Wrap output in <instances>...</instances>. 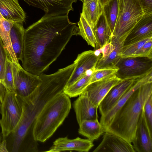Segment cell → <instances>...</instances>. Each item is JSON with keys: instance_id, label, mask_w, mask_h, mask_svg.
I'll return each instance as SVG.
<instances>
[{"instance_id": "cell-3", "label": "cell", "mask_w": 152, "mask_h": 152, "mask_svg": "<svg viewBox=\"0 0 152 152\" xmlns=\"http://www.w3.org/2000/svg\"><path fill=\"white\" fill-rule=\"evenodd\" d=\"M71 107L69 97L63 91L50 100L36 120L33 130L34 139L44 142L52 136L68 116Z\"/></svg>"}, {"instance_id": "cell-29", "label": "cell", "mask_w": 152, "mask_h": 152, "mask_svg": "<svg viewBox=\"0 0 152 152\" xmlns=\"http://www.w3.org/2000/svg\"><path fill=\"white\" fill-rule=\"evenodd\" d=\"M118 69L117 68L95 69L91 77L90 84L115 75Z\"/></svg>"}, {"instance_id": "cell-35", "label": "cell", "mask_w": 152, "mask_h": 152, "mask_svg": "<svg viewBox=\"0 0 152 152\" xmlns=\"http://www.w3.org/2000/svg\"><path fill=\"white\" fill-rule=\"evenodd\" d=\"M6 93V89L3 84V81L0 79V101L3 102Z\"/></svg>"}, {"instance_id": "cell-17", "label": "cell", "mask_w": 152, "mask_h": 152, "mask_svg": "<svg viewBox=\"0 0 152 152\" xmlns=\"http://www.w3.org/2000/svg\"><path fill=\"white\" fill-rule=\"evenodd\" d=\"M152 37V14L144 15L125 39L124 45Z\"/></svg>"}, {"instance_id": "cell-32", "label": "cell", "mask_w": 152, "mask_h": 152, "mask_svg": "<svg viewBox=\"0 0 152 152\" xmlns=\"http://www.w3.org/2000/svg\"><path fill=\"white\" fill-rule=\"evenodd\" d=\"M130 56L146 57L152 59V39L146 42Z\"/></svg>"}, {"instance_id": "cell-7", "label": "cell", "mask_w": 152, "mask_h": 152, "mask_svg": "<svg viewBox=\"0 0 152 152\" xmlns=\"http://www.w3.org/2000/svg\"><path fill=\"white\" fill-rule=\"evenodd\" d=\"M12 70L15 92L18 96L23 97L29 96L42 82L39 75L26 71L19 63L12 62Z\"/></svg>"}, {"instance_id": "cell-36", "label": "cell", "mask_w": 152, "mask_h": 152, "mask_svg": "<svg viewBox=\"0 0 152 152\" xmlns=\"http://www.w3.org/2000/svg\"><path fill=\"white\" fill-rule=\"evenodd\" d=\"M0 152H8L7 147L6 140H3L0 142Z\"/></svg>"}, {"instance_id": "cell-31", "label": "cell", "mask_w": 152, "mask_h": 152, "mask_svg": "<svg viewBox=\"0 0 152 152\" xmlns=\"http://www.w3.org/2000/svg\"><path fill=\"white\" fill-rule=\"evenodd\" d=\"M152 94L145 101L143 107V111L146 124L152 134Z\"/></svg>"}, {"instance_id": "cell-40", "label": "cell", "mask_w": 152, "mask_h": 152, "mask_svg": "<svg viewBox=\"0 0 152 152\" xmlns=\"http://www.w3.org/2000/svg\"><path fill=\"white\" fill-rule=\"evenodd\" d=\"M1 106H2V104L0 101V113L1 114Z\"/></svg>"}, {"instance_id": "cell-10", "label": "cell", "mask_w": 152, "mask_h": 152, "mask_svg": "<svg viewBox=\"0 0 152 152\" xmlns=\"http://www.w3.org/2000/svg\"><path fill=\"white\" fill-rule=\"evenodd\" d=\"M122 80L115 75L96 81L89 85L84 92L91 102L95 105H99L107 94L114 86Z\"/></svg>"}, {"instance_id": "cell-25", "label": "cell", "mask_w": 152, "mask_h": 152, "mask_svg": "<svg viewBox=\"0 0 152 152\" xmlns=\"http://www.w3.org/2000/svg\"><path fill=\"white\" fill-rule=\"evenodd\" d=\"M95 68L87 70L85 74L70 86L65 88L63 92L69 97L79 96L90 84Z\"/></svg>"}, {"instance_id": "cell-37", "label": "cell", "mask_w": 152, "mask_h": 152, "mask_svg": "<svg viewBox=\"0 0 152 152\" xmlns=\"http://www.w3.org/2000/svg\"><path fill=\"white\" fill-rule=\"evenodd\" d=\"M102 6L106 4L110 0H99Z\"/></svg>"}, {"instance_id": "cell-39", "label": "cell", "mask_w": 152, "mask_h": 152, "mask_svg": "<svg viewBox=\"0 0 152 152\" xmlns=\"http://www.w3.org/2000/svg\"><path fill=\"white\" fill-rule=\"evenodd\" d=\"M3 140L2 135L1 133L0 132V142H1Z\"/></svg>"}, {"instance_id": "cell-21", "label": "cell", "mask_w": 152, "mask_h": 152, "mask_svg": "<svg viewBox=\"0 0 152 152\" xmlns=\"http://www.w3.org/2000/svg\"><path fill=\"white\" fill-rule=\"evenodd\" d=\"M25 30L23 23L18 22L13 24L10 31L12 45L18 61L22 59Z\"/></svg>"}, {"instance_id": "cell-2", "label": "cell", "mask_w": 152, "mask_h": 152, "mask_svg": "<svg viewBox=\"0 0 152 152\" xmlns=\"http://www.w3.org/2000/svg\"><path fill=\"white\" fill-rule=\"evenodd\" d=\"M152 94V82L141 86L117 112L105 130L131 143L144 104Z\"/></svg>"}, {"instance_id": "cell-15", "label": "cell", "mask_w": 152, "mask_h": 152, "mask_svg": "<svg viewBox=\"0 0 152 152\" xmlns=\"http://www.w3.org/2000/svg\"><path fill=\"white\" fill-rule=\"evenodd\" d=\"M132 142L135 152H152V134L150 132L146 124L143 109Z\"/></svg>"}, {"instance_id": "cell-28", "label": "cell", "mask_w": 152, "mask_h": 152, "mask_svg": "<svg viewBox=\"0 0 152 152\" xmlns=\"http://www.w3.org/2000/svg\"><path fill=\"white\" fill-rule=\"evenodd\" d=\"M3 84L6 91L15 92L12 70V62L8 57L5 62Z\"/></svg>"}, {"instance_id": "cell-6", "label": "cell", "mask_w": 152, "mask_h": 152, "mask_svg": "<svg viewBox=\"0 0 152 152\" xmlns=\"http://www.w3.org/2000/svg\"><path fill=\"white\" fill-rule=\"evenodd\" d=\"M115 75L121 80L137 79L152 72V59L139 56L121 57L116 65Z\"/></svg>"}, {"instance_id": "cell-23", "label": "cell", "mask_w": 152, "mask_h": 152, "mask_svg": "<svg viewBox=\"0 0 152 152\" xmlns=\"http://www.w3.org/2000/svg\"><path fill=\"white\" fill-rule=\"evenodd\" d=\"M78 133L93 141L105 132L104 129L98 119L85 120L79 124Z\"/></svg>"}, {"instance_id": "cell-38", "label": "cell", "mask_w": 152, "mask_h": 152, "mask_svg": "<svg viewBox=\"0 0 152 152\" xmlns=\"http://www.w3.org/2000/svg\"><path fill=\"white\" fill-rule=\"evenodd\" d=\"M83 3L87 2L91 0H80Z\"/></svg>"}, {"instance_id": "cell-4", "label": "cell", "mask_w": 152, "mask_h": 152, "mask_svg": "<svg viewBox=\"0 0 152 152\" xmlns=\"http://www.w3.org/2000/svg\"><path fill=\"white\" fill-rule=\"evenodd\" d=\"M117 20L111 41L124 42L144 13L140 0H118Z\"/></svg>"}, {"instance_id": "cell-22", "label": "cell", "mask_w": 152, "mask_h": 152, "mask_svg": "<svg viewBox=\"0 0 152 152\" xmlns=\"http://www.w3.org/2000/svg\"><path fill=\"white\" fill-rule=\"evenodd\" d=\"M103 12V6L99 0H91L83 3L81 14L93 28Z\"/></svg>"}, {"instance_id": "cell-19", "label": "cell", "mask_w": 152, "mask_h": 152, "mask_svg": "<svg viewBox=\"0 0 152 152\" xmlns=\"http://www.w3.org/2000/svg\"><path fill=\"white\" fill-rule=\"evenodd\" d=\"M15 22L6 19L0 13V37L8 58L13 63H19L13 50L10 39L11 28Z\"/></svg>"}, {"instance_id": "cell-24", "label": "cell", "mask_w": 152, "mask_h": 152, "mask_svg": "<svg viewBox=\"0 0 152 152\" xmlns=\"http://www.w3.org/2000/svg\"><path fill=\"white\" fill-rule=\"evenodd\" d=\"M113 43L115 44L114 48L106 56L103 57L100 56L96 64L95 69L117 68L116 65L121 58L124 42Z\"/></svg>"}, {"instance_id": "cell-1", "label": "cell", "mask_w": 152, "mask_h": 152, "mask_svg": "<svg viewBox=\"0 0 152 152\" xmlns=\"http://www.w3.org/2000/svg\"><path fill=\"white\" fill-rule=\"evenodd\" d=\"M77 23L68 15L43 16L25 29L23 68L39 75L47 70L64 49L71 38L79 35Z\"/></svg>"}, {"instance_id": "cell-16", "label": "cell", "mask_w": 152, "mask_h": 152, "mask_svg": "<svg viewBox=\"0 0 152 152\" xmlns=\"http://www.w3.org/2000/svg\"><path fill=\"white\" fill-rule=\"evenodd\" d=\"M73 105L79 124L85 120L98 119V107L91 102L84 92L79 95L74 102Z\"/></svg>"}, {"instance_id": "cell-11", "label": "cell", "mask_w": 152, "mask_h": 152, "mask_svg": "<svg viewBox=\"0 0 152 152\" xmlns=\"http://www.w3.org/2000/svg\"><path fill=\"white\" fill-rule=\"evenodd\" d=\"M150 82H152V72L141 78L136 79L133 84L113 106L109 111L101 115L100 122L103 127L104 132L115 115L132 94L142 85Z\"/></svg>"}, {"instance_id": "cell-14", "label": "cell", "mask_w": 152, "mask_h": 152, "mask_svg": "<svg viewBox=\"0 0 152 152\" xmlns=\"http://www.w3.org/2000/svg\"><path fill=\"white\" fill-rule=\"evenodd\" d=\"M136 79H130L122 80L111 88L99 105V113L101 115L113 106L133 84Z\"/></svg>"}, {"instance_id": "cell-30", "label": "cell", "mask_w": 152, "mask_h": 152, "mask_svg": "<svg viewBox=\"0 0 152 152\" xmlns=\"http://www.w3.org/2000/svg\"><path fill=\"white\" fill-rule=\"evenodd\" d=\"M152 37L147 38L137 42L127 45H124L121 53V57L129 56L140 48Z\"/></svg>"}, {"instance_id": "cell-5", "label": "cell", "mask_w": 152, "mask_h": 152, "mask_svg": "<svg viewBox=\"0 0 152 152\" xmlns=\"http://www.w3.org/2000/svg\"><path fill=\"white\" fill-rule=\"evenodd\" d=\"M2 104L0 126L3 140L13 132L21 118L22 108L17 94L14 92L6 91Z\"/></svg>"}, {"instance_id": "cell-33", "label": "cell", "mask_w": 152, "mask_h": 152, "mask_svg": "<svg viewBox=\"0 0 152 152\" xmlns=\"http://www.w3.org/2000/svg\"><path fill=\"white\" fill-rule=\"evenodd\" d=\"M8 57L3 44L0 37V79L3 80L5 62Z\"/></svg>"}, {"instance_id": "cell-8", "label": "cell", "mask_w": 152, "mask_h": 152, "mask_svg": "<svg viewBox=\"0 0 152 152\" xmlns=\"http://www.w3.org/2000/svg\"><path fill=\"white\" fill-rule=\"evenodd\" d=\"M30 5L40 8L45 13V16H53L68 15L73 11L72 5L77 0H23Z\"/></svg>"}, {"instance_id": "cell-9", "label": "cell", "mask_w": 152, "mask_h": 152, "mask_svg": "<svg viewBox=\"0 0 152 152\" xmlns=\"http://www.w3.org/2000/svg\"><path fill=\"white\" fill-rule=\"evenodd\" d=\"M101 56V54H99L95 50H92L85 51L79 54L74 62L75 64L74 70L65 88L72 85L84 75L87 70L95 68Z\"/></svg>"}, {"instance_id": "cell-12", "label": "cell", "mask_w": 152, "mask_h": 152, "mask_svg": "<svg viewBox=\"0 0 152 152\" xmlns=\"http://www.w3.org/2000/svg\"><path fill=\"white\" fill-rule=\"evenodd\" d=\"M93 142L88 139L79 137L70 139L67 137H59L56 139L49 150L45 152H59L65 151H76L88 152L94 146Z\"/></svg>"}, {"instance_id": "cell-13", "label": "cell", "mask_w": 152, "mask_h": 152, "mask_svg": "<svg viewBox=\"0 0 152 152\" xmlns=\"http://www.w3.org/2000/svg\"><path fill=\"white\" fill-rule=\"evenodd\" d=\"M94 152H135L132 145L124 138L105 132L103 139Z\"/></svg>"}, {"instance_id": "cell-20", "label": "cell", "mask_w": 152, "mask_h": 152, "mask_svg": "<svg viewBox=\"0 0 152 152\" xmlns=\"http://www.w3.org/2000/svg\"><path fill=\"white\" fill-rule=\"evenodd\" d=\"M93 28L96 42L95 50L101 48L111 41L112 34L103 12Z\"/></svg>"}, {"instance_id": "cell-26", "label": "cell", "mask_w": 152, "mask_h": 152, "mask_svg": "<svg viewBox=\"0 0 152 152\" xmlns=\"http://www.w3.org/2000/svg\"><path fill=\"white\" fill-rule=\"evenodd\" d=\"M118 0H110L103 6V13L113 34L116 24L118 11Z\"/></svg>"}, {"instance_id": "cell-34", "label": "cell", "mask_w": 152, "mask_h": 152, "mask_svg": "<svg viewBox=\"0 0 152 152\" xmlns=\"http://www.w3.org/2000/svg\"><path fill=\"white\" fill-rule=\"evenodd\" d=\"M144 15L152 14V0H140Z\"/></svg>"}, {"instance_id": "cell-27", "label": "cell", "mask_w": 152, "mask_h": 152, "mask_svg": "<svg viewBox=\"0 0 152 152\" xmlns=\"http://www.w3.org/2000/svg\"><path fill=\"white\" fill-rule=\"evenodd\" d=\"M77 24L79 29V35L85 40L88 45L95 48L96 42L93 28L81 14Z\"/></svg>"}, {"instance_id": "cell-18", "label": "cell", "mask_w": 152, "mask_h": 152, "mask_svg": "<svg viewBox=\"0 0 152 152\" xmlns=\"http://www.w3.org/2000/svg\"><path fill=\"white\" fill-rule=\"evenodd\" d=\"M0 13L6 19L15 22L23 23L26 18L18 0H0Z\"/></svg>"}]
</instances>
